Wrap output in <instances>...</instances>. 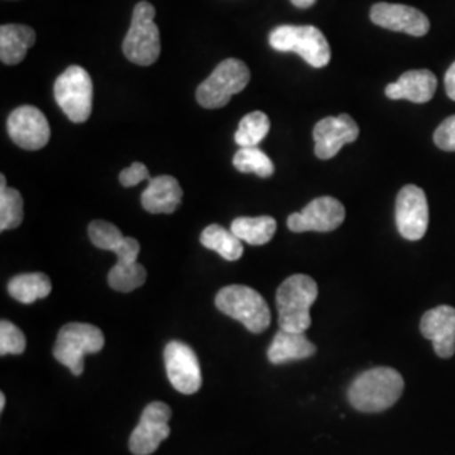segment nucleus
Returning a JSON list of instances; mask_svg holds the SVG:
<instances>
[{
  "instance_id": "obj_16",
  "label": "nucleus",
  "mask_w": 455,
  "mask_h": 455,
  "mask_svg": "<svg viewBox=\"0 0 455 455\" xmlns=\"http://www.w3.org/2000/svg\"><path fill=\"white\" fill-rule=\"evenodd\" d=\"M370 17L376 26L395 33L422 37L430 31L428 17L425 16L422 11L403 4L378 2L371 7Z\"/></svg>"
},
{
  "instance_id": "obj_21",
  "label": "nucleus",
  "mask_w": 455,
  "mask_h": 455,
  "mask_svg": "<svg viewBox=\"0 0 455 455\" xmlns=\"http://www.w3.org/2000/svg\"><path fill=\"white\" fill-rule=\"evenodd\" d=\"M36 43L33 28L22 24H4L0 28V60L4 65H19Z\"/></svg>"
},
{
  "instance_id": "obj_24",
  "label": "nucleus",
  "mask_w": 455,
  "mask_h": 455,
  "mask_svg": "<svg viewBox=\"0 0 455 455\" xmlns=\"http://www.w3.org/2000/svg\"><path fill=\"white\" fill-rule=\"evenodd\" d=\"M201 244L208 250L216 251L220 257L228 261H236L243 255V243L242 240L229 229L220 225H210L201 233Z\"/></svg>"
},
{
  "instance_id": "obj_32",
  "label": "nucleus",
  "mask_w": 455,
  "mask_h": 455,
  "mask_svg": "<svg viewBox=\"0 0 455 455\" xmlns=\"http://www.w3.org/2000/svg\"><path fill=\"white\" fill-rule=\"evenodd\" d=\"M291 2L299 9H309L317 0H291Z\"/></svg>"
},
{
  "instance_id": "obj_4",
  "label": "nucleus",
  "mask_w": 455,
  "mask_h": 455,
  "mask_svg": "<svg viewBox=\"0 0 455 455\" xmlns=\"http://www.w3.org/2000/svg\"><path fill=\"white\" fill-rule=\"evenodd\" d=\"M125 58L139 66L154 65L161 56V34L156 24V7L150 2H139L132 12L129 33L124 39Z\"/></svg>"
},
{
  "instance_id": "obj_28",
  "label": "nucleus",
  "mask_w": 455,
  "mask_h": 455,
  "mask_svg": "<svg viewBox=\"0 0 455 455\" xmlns=\"http://www.w3.org/2000/svg\"><path fill=\"white\" fill-rule=\"evenodd\" d=\"M26 351L24 332L11 321L0 323V355H22Z\"/></svg>"
},
{
  "instance_id": "obj_7",
  "label": "nucleus",
  "mask_w": 455,
  "mask_h": 455,
  "mask_svg": "<svg viewBox=\"0 0 455 455\" xmlns=\"http://www.w3.org/2000/svg\"><path fill=\"white\" fill-rule=\"evenodd\" d=\"M250 69L242 60L229 58L214 68L212 75L197 86L196 100L204 108H223L250 83Z\"/></svg>"
},
{
  "instance_id": "obj_20",
  "label": "nucleus",
  "mask_w": 455,
  "mask_h": 455,
  "mask_svg": "<svg viewBox=\"0 0 455 455\" xmlns=\"http://www.w3.org/2000/svg\"><path fill=\"white\" fill-rule=\"evenodd\" d=\"M317 347L306 338L304 332H291L280 329L268 346L267 358L272 364H285L291 361L312 358Z\"/></svg>"
},
{
  "instance_id": "obj_23",
  "label": "nucleus",
  "mask_w": 455,
  "mask_h": 455,
  "mask_svg": "<svg viewBox=\"0 0 455 455\" xmlns=\"http://www.w3.org/2000/svg\"><path fill=\"white\" fill-rule=\"evenodd\" d=\"M231 231L246 243L253 246L267 244L275 235L276 221L272 216H242L231 223Z\"/></svg>"
},
{
  "instance_id": "obj_6",
  "label": "nucleus",
  "mask_w": 455,
  "mask_h": 455,
  "mask_svg": "<svg viewBox=\"0 0 455 455\" xmlns=\"http://www.w3.org/2000/svg\"><path fill=\"white\" fill-rule=\"evenodd\" d=\"M105 346V336L97 325L71 323L60 329L52 347V356L75 374L84 371V356L100 353Z\"/></svg>"
},
{
  "instance_id": "obj_25",
  "label": "nucleus",
  "mask_w": 455,
  "mask_h": 455,
  "mask_svg": "<svg viewBox=\"0 0 455 455\" xmlns=\"http://www.w3.org/2000/svg\"><path fill=\"white\" fill-rule=\"evenodd\" d=\"M233 165L236 171L243 174L251 172L263 180L274 176L275 172V165L272 159L259 147H240V150L233 157Z\"/></svg>"
},
{
  "instance_id": "obj_17",
  "label": "nucleus",
  "mask_w": 455,
  "mask_h": 455,
  "mask_svg": "<svg viewBox=\"0 0 455 455\" xmlns=\"http://www.w3.org/2000/svg\"><path fill=\"white\" fill-rule=\"evenodd\" d=\"M423 338L432 341L435 355L442 359L455 355V309L451 306H439L427 310L420 321Z\"/></svg>"
},
{
  "instance_id": "obj_3",
  "label": "nucleus",
  "mask_w": 455,
  "mask_h": 455,
  "mask_svg": "<svg viewBox=\"0 0 455 455\" xmlns=\"http://www.w3.org/2000/svg\"><path fill=\"white\" fill-rule=\"evenodd\" d=\"M315 280L304 274L289 276L276 291L278 327L291 332H306L312 324L310 307L317 300Z\"/></svg>"
},
{
  "instance_id": "obj_15",
  "label": "nucleus",
  "mask_w": 455,
  "mask_h": 455,
  "mask_svg": "<svg viewBox=\"0 0 455 455\" xmlns=\"http://www.w3.org/2000/svg\"><path fill=\"white\" fill-rule=\"evenodd\" d=\"M358 137V124L353 120V116L347 114L327 116L314 127V152L323 161L332 159L342 147L353 144Z\"/></svg>"
},
{
  "instance_id": "obj_19",
  "label": "nucleus",
  "mask_w": 455,
  "mask_h": 455,
  "mask_svg": "<svg viewBox=\"0 0 455 455\" xmlns=\"http://www.w3.org/2000/svg\"><path fill=\"white\" fill-rule=\"evenodd\" d=\"M182 201V188L172 176H157L148 180L142 193V206L152 214H172Z\"/></svg>"
},
{
  "instance_id": "obj_31",
  "label": "nucleus",
  "mask_w": 455,
  "mask_h": 455,
  "mask_svg": "<svg viewBox=\"0 0 455 455\" xmlns=\"http://www.w3.org/2000/svg\"><path fill=\"white\" fill-rule=\"evenodd\" d=\"M443 83H445L447 97L451 98V100H454L455 101V61L451 65V68L447 69L445 78H443Z\"/></svg>"
},
{
  "instance_id": "obj_5",
  "label": "nucleus",
  "mask_w": 455,
  "mask_h": 455,
  "mask_svg": "<svg viewBox=\"0 0 455 455\" xmlns=\"http://www.w3.org/2000/svg\"><path fill=\"white\" fill-rule=\"evenodd\" d=\"M214 304L218 310L229 315L253 334H260L272 323V312L265 299L255 289L244 285H228L221 289Z\"/></svg>"
},
{
  "instance_id": "obj_29",
  "label": "nucleus",
  "mask_w": 455,
  "mask_h": 455,
  "mask_svg": "<svg viewBox=\"0 0 455 455\" xmlns=\"http://www.w3.org/2000/svg\"><path fill=\"white\" fill-rule=\"evenodd\" d=\"M435 146L445 152H455V115L445 118L434 133Z\"/></svg>"
},
{
  "instance_id": "obj_30",
  "label": "nucleus",
  "mask_w": 455,
  "mask_h": 455,
  "mask_svg": "<svg viewBox=\"0 0 455 455\" xmlns=\"http://www.w3.org/2000/svg\"><path fill=\"white\" fill-rule=\"evenodd\" d=\"M118 180H120V184L122 186H125V188H133V186H137L139 182H142V180H150V174H148V169H147L146 164L142 163H133L131 167H127V169H124L122 172H120V176H118Z\"/></svg>"
},
{
  "instance_id": "obj_11",
  "label": "nucleus",
  "mask_w": 455,
  "mask_h": 455,
  "mask_svg": "<svg viewBox=\"0 0 455 455\" xmlns=\"http://www.w3.org/2000/svg\"><path fill=\"white\" fill-rule=\"evenodd\" d=\"M395 220L398 233L410 242L422 240L428 229V203L422 188L408 184L396 196Z\"/></svg>"
},
{
  "instance_id": "obj_22",
  "label": "nucleus",
  "mask_w": 455,
  "mask_h": 455,
  "mask_svg": "<svg viewBox=\"0 0 455 455\" xmlns=\"http://www.w3.org/2000/svg\"><path fill=\"white\" fill-rule=\"evenodd\" d=\"M51 280L44 274H20L16 275L7 285L9 295L20 304H34L39 299H46L51 293Z\"/></svg>"
},
{
  "instance_id": "obj_1",
  "label": "nucleus",
  "mask_w": 455,
  "mask_h": 455,
  "mask_svg": "<svg viewBox=\"0 0 455 455\" xmlns=\"http://www.w3.org/2000/svg\"><path fill=\"white\" fill-rule=\"evenodd\" d=\"M88 236L97 248L114 251L118 259L108 274V285L114 291L133 292L146 283V268L137 261L140 243L135 238L124 236L118 228L103 220H97L88 227Z\"/></svg>"
},
{
  "instance_id": "obj_27",
  "label": "nucleus",
  "mask_w": 455,
  "mask_h": 455,
  "mask_svg": "<svg viewBox=\"0 0 455 455\" xmlns=\"http://www.w3.org/2000/svg\"><path fill=\"white\" fill-rule=\"evenodd\" d=\"M270 118L263 112H251L240 120L238 131L235 133V142L240 147H259L268 135Z\"/></svg>"
},
{
  "instance_id": "obj_14",
  "label": "nucleus",
  "mask_w": 455,
  "mask_h": 455,
  "mask_svg": "<svg viewBox=\"0 0 455 455\" xmlns=\"http://www.w3.org/2000/svg\"><path fill=\"white\" fill-rule=\"evenodd\" d=\"M7 132L12 142L26 150H39L51 139L48 118L33 105H22L9 115Z\"/></svg>"
},
{
  "instance_id": "obj_8",
  "label": "nucleus",
  "mask_w": 455,
  "mask_h": 455,
  "mask_svg": "<svg viewBox=\"0 0 455 455\" xmlns=\"http://www.w3.org/2000/svg\"><path fill=\"white\" fill-rule=\"evenodd\" d=\"M268 43L280 52L299 54L312 68H324L331 61V46L314 26H278L268 36Z\"/></svg>"
},
{
  "instance_id": "obj_33",
  "label": "nucleus",
  "mask_w": 455,
  "mask_h": 455,
  "mask_svg": "<svg viewBox=\"0 0 455 455\" xmlns=\"http://www.w3.org/2000/svg\"><path fill=\"white\" fill-rule=\"evenodd\" d=\"M4 408H5V395L2 393L0 395V411H4Z\"/></svg>"
},
{
  "instance_id": "obj_13",
  "label": "nucleus",
  "mask_w": 455,
  "mask_h": 455,
  "mask_svg": "<svg viewBox=\"0 0 455 455\" xmlns=\"http://www.w3.org/2000/svg\"><path fill=\"white\" fill-rule=\"evenodd\" d=\"M346 218V210L341 201L331 196H323L314 201L300 212H293L287 220V227L293 233L319 231L327 233L341 227Z\"/></svg>"
},
{
  "instance_id": "obj_9",
  "label": "nucleus",
  "mask_w": 455,
  "mask_h": 455,
  "mask_svg": "<svg viewBox=\"0 0 455 455\" xmlns=\"http://www.w3.org/2000/svg\"><path fill=\"white\" fill-rule=\"evenodd\" d=\"M54 98L71 122H86L93 108V82L88 71L69 66L54 83Z\"/></svg>"
},
{
  "instance_id": "obj_18",
  "label": "nucleus",
  "mask_w": 455,
  "mask_h": 455,
  "mask_svg": "<svg viewBox=\"0 0 455 455\" xmlns=\"http://www.w3.org/2000/svg\"><path fill=\"white\" fill-rule=\"evenodd\" d=\"M437 90V78L428 69H413L403 73L395 83L385 88L390 100H408L413 103L430 101Z\"/></svg>"
},
{
  "instance_id": "obj_12",
  "label": "nucleus",
  "mask_w": 455,
  "mask_h": 455,
  "mask_svg": "<svg viewBox=\"0 0 455 455\" xmlns=\"http://www.w3.org/2000/svg\"><path fill=\"white\" fill-rule=\"evenodd\" d=\"M165 371L171 385L182 395L197 393L203 385L199 359L193 347L180 341H171L164 349Z\"/></svg>"
},
{
  "instance_id": "obj_2",
  "label": "nucleus",
  "mask_w": 455,
  "mask_h": 455,
  "mask_svg": "<svg viewBox=\"0 0 455 455\" xmlns=\"http://www.w3.org/2000/svg\"><path fill=\"white\" fill-rule=\"evenodd\" d=\"M405 390L403 376L393 368L378 366L363 371L349 385L347 400L363 413H379L393 407Z\"/></svg>"
},
{
  "instance_id": "obj_26",
  "label": "nucleus",
  "mask_w": 455,
  "mask_h": 455,
  "mask_svg": "<svg viewBox=\"0 0 455 455\" xmlns=\"http://www.w3.org/2000/svg\"><path fill=\"white\" fill-rule=\"evenodd\" d=\"M24 220V201L16 189L9 188L5 176H0V229H14Z\"/></svg>"
},
{
  "instance_id": "obj_10",
  "label": "nucleus",
  "mask_w": 455,
  "mask_h": 455,
  "mask_svg": "<svg viewBox=\"0 0 455 455\" xmlns=\"http://www.w3.org/2000/svg\"><path fill=\"white\" fill-rule=\"evenodd\" d=\"M171 415L172 410L163 402L148 403L140 415V422L133 428L129 439L132 454H154L164 440L171 435Z\"/></svg>"
}]
</instances>
